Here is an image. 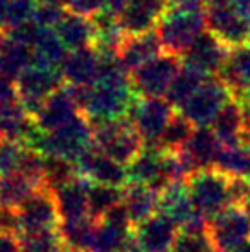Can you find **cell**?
I'll return each instance as SVG.
<instances>
[{"instance_id": "obj_1", "label": "cell", "mask_w": 250, "mask_h": 252, "mask_svg": "<svg viewBox=\"0 0 250 252\" xmlns=\"http://www.w3.org/2000/svg\"><path fill=\"white\" fill-rule=\"evenodd\" d=\"M139 94L130 81V74L118 63V60L101 62V72L96 83L87 90L83 113L91 120H110L129 117Z\"/></svg>"}, {"instance_id": "obj_2", "label": "cell", "mask_w": 250, "mask_h": 252, "mask_svg": "<svg viewBox=\"0 0 250 252\" xmlns=\"http://www.w3.org/2000/svg\"><path fill=\"white\" fill-rule=\"evenodd\" d=\"M28 146L45 156H60L76 163L84 151L93 146V124L81 112L70 122L52 132L38 130L28 141Z\"/></svg>"}, {"instance_id": "obj_3", "label": "cell", "mask_w": 250, "mask_h": 252, "mask_svg": "<svg viewBox=\"0 0 250 252\" xmlns=\"http://www.w3.org/2000/svg\"><path fill=\"white\" fill-rule=\"evenodd\" d=\"M187 184L194 208L204 218L213 220L226 208L235 206L231 199V175L216 166L195 170Z\"/></svg>"}, {"instance_id": "obj_4", "label": "cell", "mask_w": 250, "mask_h": 252, "mask_svg": "<svg viewBox=\"0 0 250 252\" xmlns=\"http://www.w3.org/2000/svg\"><path fill=\"white\" fill-rule=\"evenodd\" d=\"M93 124V144L105 155L129 165L146 146L130 117L98 120Z\"/></svg>"}, {"instance_id": "obj_5", "label": "cell", "mask_w": 250, "mask_h": 252, "mask_svg": "<svg viewBox=\"0 0 250 252\" xmlns=\"http://www.w3.org/2000/svg\"><path fill=\"white\" fill-rule=\"evenodd\" d=\"M156 30L165 50L184 57L195 38L206 30V16L204 10L171 7Z\"/></svg>"}, {"instance_id": "obj_6", "label": "cell", "mask_w": 250, "mask_h": 252, "mask_svg": "<svg viewBox=\"0 0 250 252\" xmlns=\"http://www.w3.org/2000/svg\"><path fill=\"white\" fill-rule=\"evenodd\" d=\"M182 65L184 60L180 55L161 52L130 72L134 90L139 96H165Z\"/></svg>"}, {"instance_id": "obj_7", "label": "cell", "mask_w": 250, "mask_h": 252, "mask_svg": "<svg viewBox=\"0 0 250 252\" xmlns=\"http://www.w3.org/2000/svg\"><path fill=\"white\" fill-rule=\"evenodd\" d=\"M206 30L214 33L226 47L249 45L250 21L233 7L231 0H209L204 5Z\"/></svg>"}, {"instance_id": "obj_8", "label": "cell", "mask_w": 250, "mask_h": 252, "mask_svg": "<svg viewBox=\"0 0 250 252\" xmlns=\"http://www.w3.org/2000/svg\"><path fill=\"white\" fill-rule=\"evenodd\" d=\"M14 83H16L19 101L33 117L40 110L41 103L47 100L55 90L63 86L65 81H63L60 69L31 63L17 76Z\"/></svg>"}, {"instance_id": "obj_9", "label": "cell", "mask_w": 250, "mask_h": 252, "mask_svg": "<svg viewBox=\"0 0 250 252\" xmlns=\"http://www.w3.org/2000/svg\"><path fill=\"white\" fill-rule=\"evenodd\" d=\"M233 93L218 76H211L206 83L199 86V90L187 98V101L178 108L195 127L211 126L220 110L230 100H233Z\"/></svg>"}, {"instance_id": "obj_10", "label": "cell", "mask_w": 250, "mask_h": 252, "mask_svg": "<svg viewBox=\"0 0 250 252\" xmlns=\"http://www.w3.org/2000/svg\"><path fill=\"white\" fill-rule=\"evenodd\" d=\"M175 112L177 108L163 96H139L129 117L144 144H158Z\"/></svg>"}, {"instance_id": "obj_11", "label": "cell", "mask_w": 250, "mask_h": 252, "mask_svg": "<svg viewBox=\"0 0 250 252\" xmlns=\"http://www.w3.org/2000/svg\"><path fill=\"white\" fill-rule=\"evenodd\" d=\"M211 244L216 252H230L250 240V216L244 206H230L207 225Z\"/></svg>"}, {"instance_id": "obj_12", "label": "cell", "mask_w": 250, "mask_h": 252, "mask_svg": "<svg viewBox=\"0 0 250 252\" xmlns=\"http://www.w3.org/2000/svg\"><path fill=\"white\" fill-rule=\"evenodd\" d=\"M21 233L40 232V230L57 228L60 223V213L57 201L50 189H41L28 197L17 208Z\"/></svg>"}, {"instance_id": "obj_13", "label": "cell", "mask_w": 250, "mask_h": 252, "mask_svg": "<svg viewBox=\"0 0 250 252\" xmlns=\"http://www.w3.org/2000/svg\"><path fill=\"white\" fill-rule=\"evenodd\" d=\"M77 173L96 184H107L113 187H124L129 182L127 165L110 158L100 151L96 146H91L76 159Z\"/></svg>"}, {"instance_id": "obj_14", "label": "cell", "mask_w": 250, "mask_h": 252, "mask_svg": "<svg viewBox=\"0 0 250 252\" xmlns=\"http://www.w3.org/2000/svg\"><path fill=\"white\" fill-rule=\"evenodd\" d=\"M178 232L180 226L160 211L134 225L132 228L140 252H171Z\"/></svg>"}, {"instance_id": "obj_15", "label": "cell", "mask_w": 250, "mask_h": 252, "mask_svg": "<svg viewBox=\"0 0 250 252\" xmlns=\"http://www.w3.org/2000/svg\"><path fill=\"white\" fill-rule=\"evenodd\" d=\"M170 9L171 0H129L118 14V23L125 34L147 33L156 30Z\"/></svg>"}, {"instance_id": "obj_16", "label": "cell", "mask_w": 250, "mask_h": 252, "mask_svg": "<svg viewBox=\"0 0 250 252\" xmlns=\"http://www.w3.org/2000/svg\"><path fill=\"white\" fill-rule=\"evenodd\" d=\"M228 53H230V47H226L209 30H204L187 48L182 60L185 63H190V65L204 70L209 76H218L226 62Z\"/></svg>"}, {"instance_id": "obj_17", "label": "cell", "mask_w": 250, "mask_h": 252, "mask_svg": "<svg viewBox=\"0 0 250 252\" xmlns=\"http://www.w3.org/2000/svg\"><path fill=\"white\" fill-rule=\"evenodd\" d=\"M79 113L81 108L77 106L67 84H63L41 103L40 110L33 115V120L38 130L52 132V130L65 126L67 122H70Z\"/></svg>"}, {"instance_id": "obj_18", "label": "cell", "mask_w": 250, "mask_h": 252, "mask_svg": "<svg viewBox=\"0 0 250 252\" xmlns=\"http://www.w3.org/2000/svg\"><path fill=\"white\" fill-rule=\"evenodd\" d=\"M63 81L74 86H91L101 72V57L96 48L83 47L69 50L60 65Z\"/></svg>"}, {"instance_id": "obj_19", "label": "cell", "mask_w": 250, "mask_h": 252, "mask_svg": "<svg viewBox=\"0 0 250 252\" xmlns=\"http://www.w3.org/2000/svg\"><path fill=\"white\" fill-rule=\"evenodd\" d=\"M165 52L158 30L140 34H125L117 53V60L127 72H132L144 62Z\"/></svg>"}, {"instance_id": "obj_20", "label": "cell", "mask_w": 250, "mask_h": 252, "mask_svg": "<svg viewBox=\"0 0 250 252\" xmlns=\"http://www.w3.org/2000/svg\"><path fill=\"white\" fill-rule=\"evenodd\" d=\"M129 182L147 184L161 190L167 186L163 177V148L158 144H146L142 151L127 165Z\"/></svg>"}, {"instance_id": "obj_21", "label": "cell", "mask_w": 250, "mask_h": 252, "mask_svg": "<svg viewBox=\"0 0 250 252\" xmlns=\"http://www.w3.org/2000/svg\"><path fill=\"white\" fill-rule=\"evenodd\" d=\"M158 211L175 221L178 226H185L195 215L192 197H190L187 180L182 182H168L160 190V201H158Z\"/></svg>"}, {"instance_id": "obj_22", "label": "cell", "mask_w": 250, "mask_h": 252, "mask_svg": "<svg viewBox=\"0 0 250 252\" xmlns=\"http://www.w3.org/2000/svg\"><path fill=\"white\" fill-rule=\"evenodd\" d=\"M87 187H89V180L83 175H76L72 180L52 190L55 201H57L60 220L83 218V216L89 215Z\"/></svg>"}, {"instance_id": "obj_23", "label": "cell", "mask_w": 250, "mask_h": 252, "mask_svg": "<svg viewBox=\"0 0 250 252\" xmlns=\"http://www.w3.org/2000/svg\"><path fill=\"white\" fill-rule=\"evenodd\" d=\"M160 190L147 184L127 182L122 187V204L125 206L132 225L144 221L158 211Z\"/></svg>"}, {"instance_id": "obj_24", "label": "cell", "mask_w": 250, "mask_h": 252, "mask_svg": "<svg viewBox=\"0 0 250 252\" xmlns=\"http://www.w3.org/2000/svg\"><path fill=\"white\" fill-rule=\"evenodd\" d=\"M211 129L218 136L223 146H233V144H244V132H245V108L244 103L237 98L230 100L216 119L211 124Z\"/></svg>"}, {"instance_id": "obj_25", "label": "cell", "mask_w": 250, "mask_h": 252, "mask_svg": "<svg viewBox=\"0 0 250 252\" xmlns=\"http://www.w3.org/2000/svg\"><path fill=\"white\" fill-rule=\"evenodd\" d=\"M55 31L69 50L91 47L96 41V28H94L93 19L76 14L72 10H67L63 14L60 23L55 26Z\"/></svg>"}, {"instance_id": "obj_26", "label": "cell", "mask_w": 250, "mask_h": 252, "mask_svg": "<svg viewBox=\"0 0 250 252\" xmlns=\"http://www.w3.org/2000/svg\"><path fill=\"white\" fill-rule=\"evenodd\" d=\"M218 77L230 88L233 96L238 100L250 83V45L230 48L228 59Z\"/></svg>"}, {"instance_id": "obj_27", "label": "cell", "mask_w": 250, "mask_h": 252, "mask_svg": "<svg viewBox=\"0 0 250 252\" xmlns=\"http://www.w3.org/2000/svg\"><path fill=\"white\" fill-rule=\"evenodd\" d=\"M33 63V50L17 41L7 31H0V77L16 81L17 76Z\"/></svg>"}, {"instance_id": "obj_28", "label": "cell", "mask_w": 250, "mask_h": 252, "mask_svg": "<svg viewBox=\"0 0 250 252\" xmlns=\"http://www.w3.org/2000/svg\"><path fill=\"white\" fill-rule=\"evenodd\" d=\"M221 146L223 144L218 139L214 130L209 126H204V127H197L194 130V134L190 136V139L184 146V150L194 161L195 168L200 170V168L214 166V161H216Z\"/></svg>"}, {"instance_id": "obj_29", "label": "cell", "mask_w": 250, "mask_h": 252, "mask_svg": "<svg viewBox=\"0 0 250 252\" xmlns=\"http://www.w3.org/2000/svg\"><path fill=\"white\" fill-rule=\"evenodd\" d=\"M41 189H47V187L21 172L2 175L0 177V204L19 208L28 197H31Z\"/></svg>"}, {"instance_id": "obj_30", "label": "cell", "mask_w": 250, "mask_h": 252, "mask_svg": "<svg viewBox=\"0 0 250 252\" xmlns=\"http://www.w3.org/2000/svg\"><path fill=\"white\" fill-rule=\"evenodd\" d=\"M31 50H33V63L60 69L69 48L60 40L57 31L50 30V28H41Z\"/></svg>"}, {"instance_id": "obj_31", "label": "cell", "mask_w": 250, "mask_h": 252, "mask_svg": "<svg viewBox=\"0 0 250 252\" xmlns=\"http://www.w3.org/2000/svg\"><path fill=\"white\" fill-rule=\"evenodd\" d=\"M209 77H211L209 74H206L204 70H200V69H197V67L184 62L180 72L175 76L173 83L170 84L165 98L178 110L185 101H187V98L192 96V94L199 90L200 84L206 83Z\"/></svg>"}, {"instance_id": "obj_32", "label": "cell", "mask_w": 250, "mask_h": 252, "mask_svg": "<svg viewBox=\"0 0 250 252\" xmlns=\"http://www.w3.org/2000/svg\"><path fill=\"white\" fill-rule=\"evenodd\" d=\"M98 218L87 215L83 218L72 220H60L58 223V232L62 235V240L67 247L81 251H91L94 239V230H96Z\"/></svg>"}, {"instance_id": "obj_33", "label": "cell", "mask_w": 250, "mask_h": 252, "mask_svg": "<svg viewBox=\"0 0 250 252\" xmlns=\"http://www.w3.org/2000/svg\"><path fill=\"white\" fill-rule=\"evenodd\" d=\"M214 166L231 177L250 175V148L245 144L221 146Z\"/></svg>"}, {"instance_id": "obj_34", "label": "cell", "mask_w": 250, "mask_h": 252, "mask_svg": "<svg viewBox=\"0 0 250 252\" xmlns=\"http://www.w3.org/2000/svg\"><path fill=\"white\" fill-rule=\"evenodd\" d=\"M195 130V126L182 112H175L168 126L165 127L158 146L163 150H182L187 144L190 136Z\"/></svg>"}, {"instance_id": "obj_35", "label": "cell", "mask_w": 250, "mask_h": 252, "mask_svg": "<svg viewBox=\"0 0 250 252\" xmlns=\"http://www.w3.org/2000/svg\"><path fill=\"white\" fill-rule=\"evenodd\" d=\"M87 199H89V215L94 218H101L108 209L122 202V187L96 184L89 180Z\"/></svg>"}, {"instance_id": "obj_36", "label": "cell", "mask_w": 250, "mask_h": 252, "mask_svg": "<svg viewBox=\"0 0 250 252\" xmlns=\"http://www.w3.org/2000/svg\"><path fill=\"white\" fill-rule=\"evenodd\" d=\"M65 247L62 235L57 228L40 230V232L21 233V249L23 252H62Z\"/></svg>"}, {"instance_id": "obj_37", "label": "cell", "mask_w": 250, "mask_h": 252, "mask_svg": "<svg viewBox=\"0 0 250 252\" xmlns=\"http://www.w3.org/2000/svg\"><path fill=\"white\" fill-rule=\"evenodd\" d=\"M213 249L207 228H180L171 252H211Z\"/></svg>"}, {"instance_id": "obj_38", "label": "cell", "mask_w": 250, "mask_h": 252, "mask_svg": "<svg viewBox=\"0 0 250 252\" xmlns=\"http://www.w3.org/2000/svg\"><path fill=\"white\" fill-rule=\"evenodd\" d=\"M26 144L12 139H0V177L19 172L23 163Z\"/></svg>"}, {"instance_id": "obj_39", "label": "cell", "mask_w": 250, "mask_h": 252, "mask_svg": "<svg viewBox=\"0 0 250 252\" xmlns=\"http://www.w3.org/2000/svg\"><path fill=\"white\" fill-rule=\"evenodd\" d=\"M38 3H40V0H9L5 30L3 31L14 30V28L21 26V24L33 21Z\"/></svg>"}, {"instance_id": "obj_40", "label": "cell", "mask_w": 250, "mask_h": 252, "mask_svg": "<svg viewBox=\"0 0 250 252\" xmlns=\"http://www.w3.org/2000/svg\"><path fill=\"white\" fill-rule=\"evenodd\" d=\"M65 7L62 5H55V3H45L40 2L36 7V12H34L33 21L41 28H50V30H55L60 19L65 14Z\"/></svg>"}, {"instance_id": "obj_41", "label": "cell", "mask_w": 250, "mask_h": 252, "mask_svg": "<svg viewBox=\"0 0 250 252\" xmlns=\"http://www.w3.org/2000/svg\"><path fill=\"white\" fill-rule=\"evenodd\" d=\"M107 2L108 0H69L67 9L76 14H81V16L93 17L94 14L107 7Z\"/></svg>"}, {"instance_id": "obj_42", "label": "cell", "mask_w": 250, "mask_h": 252, "mask_svg": "<svg viewBox=\"0 0 250 252\" xmlns=\"http://www.w3.org/2000/svg\"><path fill=\"white\" fill-rule=\"evenodd\" d=\"M0 230H3V232H14L21 235L17 208L0 204Z\"/></svg>"}, {"instance_id": "obj_43", "label": "cell", "mask_w": 250, "mask_h": 252, "mask_svg": "<svg viewBox=\"0 0 250 252\" xmlns=\"http://www.w3.org/2000/svg\"><path fill=\"white\" fill-rule=\"evenodd\" d=\"M17 101H19V96H17L16 83L5 79V77H0V112Z\"/></svg>"}, {"instance_id": "obj_44", "label": "cell", "mask_w": 250, "mask_h": 252, "mask_svg": "<svg viewBox=\"0 0 250 252\" xmlns=\"http://www.w3.org/2000/svg\"><path fill=\"white\" fill-rule=\"evenodd\" d=\"M0 252H23L19 233L0 230Z\"/></svg>"}, {"instance_id": "obj_45", "label": "cell", "mask_w": 250, "mask_h": 252, "mask_svg": "<svg viewBox=\"0 0 250 252\" xmlns=\"http://www.w3.org/2000/svg\"><path fill=\"white\" fill-rule=\"evenodd\" d=\"M129 2V0H108L107 2V7L105 9H108V10H111L113 14H120V10L125 7V3Z\"/></svg>"}, {"instance_id": "obj_46", "label": "cell", "mask_w": 250, "mask_h": 252, "mask_svg": "<svg viewBox=\"0 0 250 252\" xmlns=\"http://www.w3.org/2000/svg\"><path fill=\"white\" fill-rule=\"evenodd\" d=\"M7 7H9V0H0V31L5 30V21H7Z\"/></svg>"}, {"instance_id": "obj_47", "label": "cell", "mask_w": 250, "mask_h": 252, "mask_svg": "<svg viewBox=\"0 0 250 252\" xmlns=\"http://www.w3.org/2000/svg\"><path fill=\"white\" fill-rule=\"evenodd\" d=\"M240 101H244V103H247V105H250V83L247 84V88L244 90V93H242V96L238 98Z\"/></svg>"}, {"instance_id": "obj_48", "label": "cell", "mask_w": 250, "mask_h": 252, "mask_svg": "<svg viewBox=\"0 0 250 252\" xmlns=\"http://www.w3.org/2000/svg\"><path fill=\"white\" fill-rule=\"evenodd\" d=\"M230 252H250V240H249V242H245V244H242V246H238L237 249H233Z\"/></svg>"}, {"instance_id": "obj_49", "label": "cell", "mask_w": 250, "mask_h": 252, "mask_svg": "<svg viewBox=\"0 0 250 252\" xmlns=\"http://www.w3.org/2000/svg\"><path fill=\"white\" fill-rule=\"evenodd\" d=\"M40 2H45V3H55V5L67 7V3H69V0H40Z\"/></svg>"}, {"instance_id": "obj_50", "label": "cell", "mask_w": 250, "mask_h": 252, "mask_svg": "<svg viewBox=\"0 0 250 252\" xmlns=\"http://www.w3.org/2000/svg\"><path fill=\"white\" fill-rule=\"evenodd\" d=\"M62 252H87V251H81V249H74V247H63Z\"/></svg>"}, {"instance_id": "obj_51", "label": "cell", "mask_w": 250, "mask_h": 252, "mask_svg": "<svg viewBox=\"0 0 250 252\" xmlns=\"http://www.w3.org/2000/svg\"><path fill=\"white\" fill-rule=\"evenodd\" d=\"M249 45H250V36H249Z\"/></svg>"}, {"instance_id": "obj_52", "label": "cell", "mask_w": 250, "mask_h": 252, "mask_svg": "<svg viewBox=\"0 0 250 252\" xmlns=\"http://www.w3.org/2000/svg\"><path fill=\"white\" fill-rule=\"evenodd\" d=\"M211 252H216V251H214V249H213V251H211Z\"/></svg>"}, {"instance_id": "obj_53", "label": "cell", "mask_w": 250, "mask_h": 252, "mask_svg": "<svg viewBox=\"0 0 250 252\" xmlns=\"http://www.w3.org/2000/svg\"><path fill=\"white\" fill-rule=\"evenodd\" d=\"M249 179H250V175H249Z\"/></svg>"}]
</instances>
